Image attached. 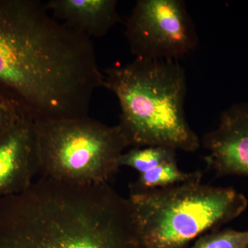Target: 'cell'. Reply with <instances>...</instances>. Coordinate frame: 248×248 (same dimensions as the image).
Returning <instances> with one entry per match:
<instances>
[{"label": "cell", "instance_id": "obj_1", "mask_svg": "<svg viewBox=\"0 0 248 248\" xmlns=\"http://www.w3.org/2000/svg\"><path fill=\"white\" fill-rule=\"evenodd\" d=\"M0 248H143L129 198L108 183L42 177L0 198Z\"/></svg>", "mask_w": 248, "mask_h": 248}, {"label": "cell", "instance_id": "obj_2", "mask_svg": "<svg viewBox=\"0 0 248 248\" xmlns=\"http://www.w3.org/2000/svg\"><path fill=\"white\" fill-rule=\"evenodd\" d=\"M104 87L118 99L120 126L130 146L193 153L200 138L186 119L185 71L177 60L135 58L105 70Z\"/></svg>", "mask_w": 248, "mask_h": 248}, {"label": "cell", "instance_id": "obj_3", "mask_svg": "<svg viewBox=\"0 0 248 248\" xmlns=\"http://www.w3.org/2000/svg\"><path fill=\"white\" fill-rule=\"evenodd\" d=\"M143 248H185L219 229L247 209L248 201L232 187L202 184V179L132 192Z\"/></svg>", "mask_w": 248, "mask_h": 248}, {"label": "cell", "instance_id": "obj_4", "mask_svg": "<svg viewBox=\"0 0 248 248\" xmlns=\"http://www.w3.org/2000/svg\"><path fill=\"white\" fill-rule=\"evenodd\" d=\"M42 177L73 184L108 183L130 146L118 125L89 116L34 122Z\"/></svg>", "mask_w": 248, "mask_h": 248}, {"label": "cell", "instance_id": "obj_5", "mask_svg": "<svg viewBox=\"0 0 248 248\" xmlns=\"http://www.w3.org/2000/svg\"><path fill=\"white\" fill-rule=\"evenodd\" d=\"M124 26L135 58L178 61L198 46L195 25L182 0H140Z\"/></svg>", "mask_w": 248, "mask_h": 248}, {"label": "cell", "instance_id": "obj_6", "mask_svg": "<svg viewBox=\"0 0 248 248\" xmlns=\"http://www.w3.org/2000/svg\"><path fill=\"white\" fill-rule=\"evenodd\" d=\"M203 144L208 169L218 177H248V102L223 111L216 128L204 135Z\"/></svg>", "mask_w": 248, "mask_h": 248}, {"label": "cell", "instance_id": "obj_7", "mask_svg": "<svg viewBox=\"0 0 248 248\" xmlns=\"http://www.w3.org/2000/svg\"><path fill=\"white\" fill-rule=\"evenodd\" d=\"M38 172L35 124L23 119L0 137V198L25 190Z\"/></svg>", "mask_w": 248, "mask_h": 248}, {"label": "cell", "instance_id": "obj_8", "mask_svg": "<svg viewBox=\"0 0 248 248\" xmlns=\"http://www.w3.org/2000/svg\"><path fill=\"white\" fill-rule=\"evenodd\" d=\"M46 9L58 21L91 37H103L120 21L116 0H50Z\"/></svg>", "mask_w": 248, "mask_h": 248}, {"label": "cell", "instance_id": "obj_9", "mask_svg": "<svg viewBox=\"0 0 248 248\" xmlns=\"http://www.w3.org/2000/svg\"><path fill=\"white\" fill-rule=\"evenodd\" d=\"M202 173L185 172L178 167L177 160L160 165L154 169L140 174L130 186V193L155 188H162L192 181L202 179Z\"/></svg>", "mask_w": 248, "mask_h": 248}, {"label": "cell", "instance_id": "obj_10", "mask_svg": "<svg viewBox=\"0 0 248 248\" xmlns=\"http://www.w3.org/2000/svg\"><path fill=\"white\" fill-rule=\"evenodd\" d=\"M176 150L161 146L133 148L120 156V167L131 168L140 174L154 169L160 165L177 160Z\"/></svg>", "mask_w": 248, "mask_h": 248}, {"label": "cell", "instance_id": "obj_11", "mask_svg": "<svg viewBox=\"0 0 248 248\" xmlns=\"http://www.w3.org/2000/svg\"><path fill=\"white\" fill-rule=\"evenodd\" d=\"M191 248H248V231L217 230L200 236Z\"/></svg>", "mask_w": 248, "mask_h": 248}, {"label": "cell", "instance_id": "obj_12", "mask_svg": "<svg viewBox=\"0 0 248 248\" xmlns=\"http://www.w3.org/2000/svg\"><path fill=\"white\" fill-rule=\"evenodd\" d=\"M25 118L14 103L0 94V137Z\"/></svg>", "mask_w": 248, "mask_h": 248}]
</instances>
